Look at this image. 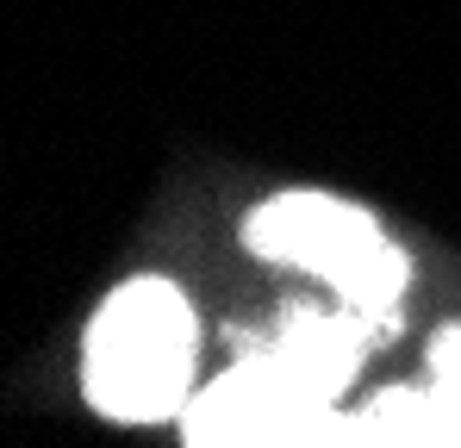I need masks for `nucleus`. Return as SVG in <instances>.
<instances>
[{
    "label": "nucleus",
    "instance_id": "1",
    "mask_svg": "<svg viewBox=\"0 0 461 448\" xmlns=\"http://www.w3.org/2000/svg\"><path fill=\"white\" fill-rule=\"evenodd\" d=\"M200 318L162 274H131L100 299L81 336V392L113 424L181 417L200 392Z\"/></svg>",
    "mask_w": 461,
    "mask_h": 448
},
{
    "label": "nucleus",
    "instance_id": "4",
    "mask_svg": "<svg viewBox=\"0 0 461 448\" xmlns=\"http://www.w3.org/2000/svg\"><path fill=\"white\" fill-rule=\"evenodd\" d=\"M356 443H449V424H443L437 392L399 386L356 417Z\"/></svg>",
    "mask_w": 461,
    "mask_h": 448
},
{
    "label": "nucleus",
    "instance_id": "2",
    "mask_svg": "<svg viewBox=\"0 0 461 448\" xmlns=\"http://www.w3.org/2000/svg\"><path fill=\"white\" fill-rule=\"evenodd\" d=\"M249 255L275 262V268H306L349 311H362L375 330L399 324V305L411 287V262L405 249L381 230L368 206H349L337 193H312V187H287L275 200H262L249 224H243Z\"/></svg>",
    "mask_w": 461,
    "mask_h": 448
},
{
    "label": "nucleus",
    "instance_id": "3",
    "mask_svg": "<svg viewBox=\"0 0 461 448\" xmlns=\"http://www.w3.org/2000/svg\"><path fill=\"white\" fill-rule=\"evenodd\" d=\"M343 392L312 380L287 349H256L212 386H200L181 411V436L200 448L249 443H356V417L337 411Z\"/></svg>",
    "mask_w": 461,
    "mask_h": 448
},
{
    "label": "nucleus",
    "instance_id": "5",
    "mask_svg": "<svg viewBox=\"0 0 461 448\" xmlns=\"http://www.w3.org/2000/svg\"><path fill=\"white\" fill-rule=\"evenodd\" d=\"M430 392L443 405V424H449V443H461V324H449L430 349Z\"/></svg>",
    "mask_w": 461,
    "mask_h": 448
}]
</instances>
